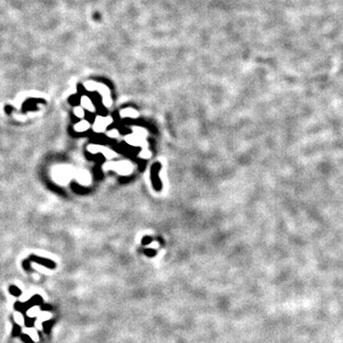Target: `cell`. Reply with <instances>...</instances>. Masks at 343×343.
<instances>
[{
  "mask_svg": "<svg viewBox=\"0 0 343 343\" xmlns=\"http://www.w3.org/2000/svg\"><path fill=\"white\" fill-rule=\"evenodd\" d=\"M111 123H112V119L110 117H97V118L95 119L93 129L95 132H102Z\"/></svg>",
  "mask_w": 343,
  "mask_h": 343,
  "instance_id": "cell-1",
  "label": "cell"
},
{
  "mask_svg": "<svg viewBox=\"0 0 343 343\" xmlns=\"http://www.w3.org/2000/svg\"><path fill=\"white\" fill-rule=\"evenodd\" d=\"M81 105H82V107H84V108L87 109L90 112H94L95 111L94 105L93 104L92 100L90 99L89 97H87V96H82V98H81Z\"/></svg>",
  "mask_w": 343,
  "mask_h": 343,
  "instance_id": "cell-2",
  "label": "cell"
},
{
  "mask_svg": "<svg viewBox=\"0 0 343 343\" xmlns=\"http://www.w3.org/2000/svg\"><path fill=\"white\" fill-rule=\"evenodd\" d=\"M89 128H90V124H89V122L86 121V120H82V121H80L79 123H77V124L75 126V131H77V132H84V131H87Z\"/></svg>",
  "mask_w": 343,
  "mask_h": 343,
  "instance_id": "cell-3",
  "label": "cell"
},
{
  "mask_svg": "<svg viewBox=\"0 0 343 343\" xmlns=\"http://www.w3.org/2000/svg\"><path fill=\"white\" fill-rule=\"evenodd\" d=\"M121 116L132 117V118H134V117L138 116V112L136 111H134L133 109H125L124 111L121 112Z\"/></svg>",
  "mask_w": 343,
  "mask_h": 343,
  "instance_id": "cell-4",
  "label": "cell"
},
{
  "mask_svg": "<svg viewBox=\"0 0 343 343\" xmlns=\"http://www.w3.org/2000/svg\"><path fill=\"white\" fill-rule=\"evenodd\" d=\"M100 152L107 157V158H112V157L115 156V154L112 151H111L110 149H106V148L101 147L100 148Z\"/></svg>",
  "mask_w": 343,
  "mask_h": 343,
  "instance_id": "cell-5",
  "label": "cell"
},
{
  "mask_svg": "<svg viewBox=\"0 0 343 343\" xmlns=\"http://www.w3.org/2000/svg\"><path fill=\"white\" fill-rule=\"evenodd\" d=\"M75 115L77 117H83L84 116V110L81 108V107H76V108L75 109Z\"/></svg>",
  "mask_w": 343,
  "mask_h": 343,
  "instance_id": "cell-6",
  "label": "cell"
},
{
  "mask_svg": "<svg viewBox=\"0 0 343 343\" xmlns=\"http://www.w3.org/2000/svg\"><path fill=\"white\" fill-rule=\"evenodd\" d=\"M100 146H97V145H91L89 147V151L92 152L93 154H96L98 152H100Z\"/></svg>",
  "mask_w": 343,
  "mask_h": 343,
  "instance_id": "cell-7",
  "label": "cell"
},
{
  "mask_svg": "<svg viewBox=\"0 0 343 343\" xmlns=\"http://www.w3.org/2000/svg\"><path fill=\"white\" fill-rule=\"evenodd\" d=\"M108 134H109V136H110V137H112V138H115V137H116L117 136H118V133H117V131H116V130H112V131L109 132V133H108Z\"/></svg>",
  "mask_w": 343,
  "mask_h": 343,
  "instance_id": "cell-8",
  "label": "cell"
}]
</instances>
